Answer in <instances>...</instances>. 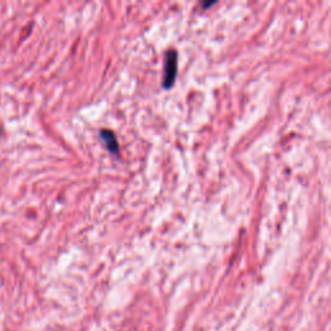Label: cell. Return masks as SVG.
Masks as SVG:
<instances>
[{
    "mask_svg": "<svg viewBox=\"0 0 331 331\" xmlns=\"http://www.w3.org/2000/svg\"><path fill=\"white\" fill-rule=\"evenodd\" d=\"M100 137L103 141V144H105V146H106L107 150H109L112 154H114V155H118L119 142L118 140H117V136L114 135V132L110 130H101Z\"/></svg>",
    "mask_w": 331,
    "mask_h": 331,
    "instance_id": "2",
    "label": "cell"
},
{
    "mask_svg": "<svg viewBox=\"0 0 331 331\" xmlns=\"http://www.w3.org/2000/svg\"><path fill=\"white\" fill-rule=\"evenodd\" d=\"M164 73H163L162 86L164 89H170L174 86L178 77V52L175 49H169L165 52Z\"/></svg>",
    "mask_w": 331,
    "mask_h": 331,
    "instance_id": "1",
    "label": "cell"
},
{
    "mask_svg": "<svg viewBox=\"0 0 331 331\" xmlns=\"http://www.w3.org/2000/svg\"><path fill=\"white\" fill-rule=\"evenodd\" d=\"M215 4V2H206V3H201L202 8H208V7L213 6Z\"/></svg>",
    "mask_w": 331,
    "mask_h": 331,
    "instance_id": "3",
    "label": "cell"
}]
</instances>
